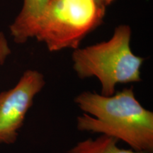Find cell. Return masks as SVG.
<instances>
[{"label":"cell","instance_id":"obj_7","mask_svg":"<svg viewBox=\"0 0 153 153\" xmlns=\"http://www.w3.org/2000/svg\"><path fill=\"white\" fill-rule=\"evenodd\" d=\"M11 53V48L5 35L2 32H0V65L4 63Z\"/></svg>","mask_w":153,"mask_h":153},{"label":"cell","instance_id":"obj_8","mask_svg":"<svg viewBox=\"0 0 153 153\" xmlns=\"http://www.w3.org/2000/svg\"><path fill=\"white\" fill-rule=\"evenodd\" d=\"M94 1L98 5L106 8V7L110 5L114 0H94Z\"/></svg>","mask_w":153,"mask_h":153},{"label":"cell","instance_id":"obj_3","mask_svg":"<svg viewBox=\"0 0 153 153\" xmlns=\"http://www.w3.org/2000/svg\"><path fill=\"white\" fill-rule=\"evenodd\" d=\"M106 8L94 0H52L35 37L51 52L76 49L84 38L103 22Z\"/></svg>","mask_w":153,"mask_h":153},{"label":"cell","instance_id":"obj_5","mask_svg":"<svg viewBox=\"0 0 153 153\" xmlns=\"http://www.w3.org/2000/svg\"><path fill=\"white\" fill-rule=\"evenodd\" d=\"M52 0H24L23 7L10 25L11 36L16 43L34 38L40 22Z\"/></svg>","mask_w":153,"mask_h":153},{"label":"cell","instance_id":"obj_4","mask_svg":"<svg viewBox=\"0 0 153 153\" xmlns=\"http://www.w3.org/2000/svg\"><path fill=\"white\" fill-rule=\"evenodd\" d=\"M45 85L41 72L27 70L14 87L0 92V144L16 143L34 98Z\"/></svg>","mask_w":153,"mask_h":153},{"label":"cell","instance_id":"obj_2","mask_svg":"<svg viewBox=\"0 0 153 153\" xmlns=\"http://www.w3.org/2000/svg\"><path fill=\"white\" fill-rule=\"evenodd\" d=\"M131 36V28L120 25L108 41L74 50L72 61L76 75L82 79L97 77L101 85V94L107 97L116 92L118 84L140 81L145 59L132 52Z\"/></svg>","mask_w":153,"mask_h":153},{"label":"cell","instance_id":"obj_1","mask_svg":"<svg viewBox=\"0 0 153 153\" xmlns=\"http://www.w3.org/2000/svg\"><path fill=\"white\" fill-rule=\"evenodd\" d=\"M74 103L84 112L76 118L79 131L112 137L137 152L153 153V112L140 103L133 87L108 97L83 91Z\"/></svg>","mask_w":153,"mask_h":153},{"label":"cell","instance_id":"obj_6","mask_svg":"<svg viewBox=\"0 0 153 153\" xmlns=\"http://www.w3.org/2000/svg\"><path fill=\"white\" fill-rule=\"evenodd\" d=\"M118 142L112 137L100 135L94 139L79 141L68 150V153H139L131 149L120 148Z\"/></svg>","mask_w":153,"mask_h":153}]
</instances>
